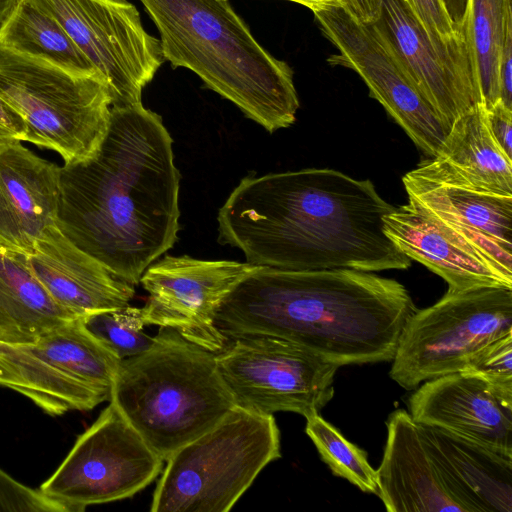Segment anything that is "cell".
Returning a JSON list of instances; mask_svg holds the SVG:
<instances>
[{
  "instance_id": "obj_25",
  "label": "cell",
  "mask_w": 512,
  "mask_h": 512,
  "mask_svg": "<svg viewBox=\"0 0 512 512\" xmlns=\"http://www.w3.org/2000/svg\"><path fill=\"white\" fill-rule=\"evenodd\" d=\"M56 369L110 397L121 359L74 318L26 345Z\"/></svg>"
},
{
  "instance_id": "obj_26",
  "label": "cell",
  "mask_w": 512,
  "mask_h": 512,
  "mask_svg": "<svg viewBox=\"0 0 512 512\" xmlns=\"http://www.w3.org/2000/svg\"><path fill=\"white\" fill-rule=\"evenodd\" d=\"M0 44L76 74L102 76L58 21L29 0H18L0 26Z\"/></svg>"
},
{
  "instance_id": "obj_31",
  "label": "cell",
  "mask_w": 512,
  "mask_h": 512,
  "mask_svg": "<svg viewBox=\"0 0 512 512\" xmlns=\"http://www.w3.org/2000/svg\"><path fill=\"white\" fill-rule=\"evenodd\" d=\"M0 511L65 512L62 506L0 468Z\"/></svg>"
},
{
  "instance_id": "obj_15",
  "label": "cell",
  "mask_w": 512,
  "mask_h": 512,
  "mask_svg": "<svg viewBox=\"0 0 512 512\" xmlns=\"http://www.w3.org/2000/svg\"><path fill=\"white\" fill-rule=\"evenodd\" d=\"M372 25L424 99L447 125L482 103L465 36H432L406 0H380Z\"/></svg>"
},
{
  "instance_id": "obj_4",
  "label": "cell",
  "mask_w": 512,
  "mask_h": 512,
  "mask_svg": "<svg viewBox=\"0 0 512 512\" xmlns=\"http://www.w3.org/2000/svg\"><path fill=\"white\" fill-rule=\"evenodd\" d=\"M156 25L163 56L184 67L273 133L299 108L293 72L254 38L228 0H140Z\"/></svg>"
},
{
  "instance_id": "obj_19",
  "label": "cell",
  "mask_w": 512,
  "mask_h": 512,
  "mask_svg": "<svg viewBox=\"0 0 512 512\" xmlns=\"http://www.w3.org/2000/svg\"><path fill=\"white\" fill-rule=\"evenodd\" d=\"M417 425L444 487L464 512L512 511V457L445 429Z\"/></svg>"
},
{
  "instance_id": "obj_2",
  "label": "cell",
  "mask_w": 512,
  "mask_h": 512,
  "mask_svg": "<svg viewBox=\"0 0 512 512\" xmlns=\"http://www.w3.org/2000/svg\"><path fill=\"white\" fill-rule=\"evenodd\" d=\"M395 208L370 180L333 169L248 176L219 209L218 242L280 270L407 269L411 259L384 232Z\"/></svg>"
},
{
  "instance_id": "obj_12",
  "label": "cell",
  "mask_w": 512,
  "mask_h": 512,
  "mask_svg": "<svg viewBox=\"0 0 512 512\" xmlns=\"http://www.w3.org/2000/svg\"><path fill=\"white\" fill-rule=\"evenodd\" d=\"M312 12L339 52L329 62L356 71L371 97L410 139L430 157L436 156L450 127L417 90L375 27L359 21L343 4L324 5Z\"/></svg>"
},
{
  "instance_id": "obj_23",
  "label": "cell",
  "mask_w": 512,
  "mask_h": 512,
  "mask_svg": "<svg viewBox=\"0 0 512 512\" xmlns=\"http://www.w3.org/2000/svg\"><path fill=\"white\" fill-rule=\"evenodd\" d=\"M0 386L30 399L45 413L91 410L108 399L68 374L51 366L27 346L0 341Z\"/></svg>"
},
{
  "instance_id": "obj_8",
  "label": "cell",
  "mask_w": 512,
  "mask_h": 512,
  "mask_svg": "<svg viewBox=\"0 0 512 512\" xmlns=\"http://www.w3.org/2000/svg\"><path fill=\"white\" fill-rule=\"evenodd\" d=\"M512 333V288L446 292L405 324L389 376L407 390L459 372L487 344Z\"/></svg>"
},
{
  "instance_id": "obj_6",
  "label": "cell",
  "mask_w": 512,
  "mask_h": 512,
  "mask_svg": "<svg viewBox=\"0 0 512 512\" xmlns=\"http://www.w3.org/2000/svg\"><path fill=\"white\" fill-rule=\"evenodd\" d=\"M280 456L273 415L235 406L166 460L150 510L227 512L262 469Z\"/></svg>"
},
{
  "instance_id": "obj_35",
  "label": "cell",
  "mask_w": 512,
  "mask_h": 512,
  "mask_svg": "<svg viewBox=\"0 0 512 512\" xmlns=\"http://www.w3.org/2000/svg\"><path fill=\"white\" fill-rule=\"evenodd\" d=\"M499 100L512 109V20L507 25L499 59Z\"/></svg>"
},
{
  "instance_id": "obj_11",
  "label": "cell",
  "mask_w": 512,
  "mask_h": 512,
  "mask_svg": "<svg viewBox=\"0 0 512 512\" xmlns=\"http://www.w3.org/2000/svg\"><path fill=\"white\" fill-rule=\"evenodd\" d=\"M62 26L106 79L112 107L141 104L144 87L163 64L160 40L127 0H29Z\"/></svg>"
},
{
  "instance_id": "obj_33",
  "label": "cell",
  "mask_w": 512,
  "mask_h": 512,
  "mask_svg": "<svg viewBox=\"0 0 512 512\" xmlns=\"http://www.w3.org/2000/svg\"><path fill=\"white\" fill-rule=\"evenodd\" d=\"M487 118L495 140L508 157L512 158V109L499 100L487 110Z\"/></svg>"
},
{
  "instance_id": "obj_10",
  "label": "cell",
  "mask_w": 512,
  "mask_h": 512,
  "mask_svg": "<svg viewBox=\"0 0 512 512\" xmlns=\"http://www.w3.org/2000/svg\"><path fill=\"white\" fill-rule=\"evenodd\" d=\"M215 358L236 405L251 411H288L306 418L334 395L339 367L280 337L241 335L229 339Z\"/></svg>"
},
{
  "instance_id": "obj_24",
  "label": "cell",
  "mask_w": 512,
  "mask_h": 512,
  "mask_svg": "<svg viewBox=\"0 0 512 512\" xmlns=\"http://www.w3.org/2000/svg\"><path fill=\"white\" fill-rule=\"evenodd\" d=\"M434 158L474 186L512 194V158L495 140L482 103L452 123Z\"/></svg>"
},
{
  "instance_id": "obj_38",
  "label": "cell",
  "mask_w": 512,
  "mask_h": 512,
  "mask_svg": "<svg viewBox=\"0 0 512 512\" xmlns=\"http://www.w3.org/2000/svg\"><path fill=\"white\" fill-rule=\"evenodd\" d=\"M288 1L302 4L311 10L321 7V6H324V5L343 4V0H288Z\"/></svg>"
},
{
  "instance_id": "obj_18",
  "label": "cell",
  "mask_w": 512,
  "mask_h": 512,
  "mask_svg": "<svg viewBox=\"0 0 512 512\" xmlns=\"http://www.w3.org/2000/svg\"><path fill=\"white\" fill-rule=\"evenodd\" d=\"M29 266L55 302L75 318L130 305L134 285L50 226L27 255Z\"/></svg>"
},
{
  "instance_id": "obj_13",
  "label": "cell",
  "mask_w": 512,
  "mask_h": 512,
  "mask_svg": "<svg viewBox=\"0 0 512 512\" xmlns=\"http://www.w3.org/2000/svg\"><path fill=\"white\" fill-rule=\"evenodd\" d=\"M402 181L412 206L512 281V194L474 186L434 157Z\"/></svg>"
},
{
  "instance_id": "obj_9",
  "label": "cell",
  "mask_w": 512,
  "mask_h": 512,
  "mask_svg": "<svg viewBox=\"0 0 512 512\" xmlns=\"http://www.w3.org/2000/svg\"><path fill=\"white\" fill-rule=\"evenodd\" d=\"M164 460L110 401L39 491L65 512L132 497L162 471Z\"/></svg>"
},
{
  "instance_id": "obj_20",
  "label": "cell",
  "mask_w": 512,
  "mask_h": 512,
  "mask_svg": "<svg viewBox=\"0 0 512 512\" xmlns=\"http://www.w3.org/2000/svg\"><path fill=\"white\" fill-rule=\"evenodd\" d=\"M377 472L378 495L389 512H464L444 487L418 431L403 409L387 421V439Z\"/></svg>"
},
{
  "instance_id": "obj_1",
  "label": "cell",
  "mask_w": 512,
  "mask_h": 512,
  "mask_svg": "<svg viewBox=\"0 0 512 512\" xmlns=\"http://www.w3.org/2000/svg\"><path fill=\"white\" fill-rule=\"evenodd\" d=\"M172 144L162 118L142 103L111 107L97 154L61 166L57 227L132 285L178 240Z\"/></svg>"
},
{
  "instance_id": "obj_16",
  "label": "cell",
  "mask_w": 512,
  "mask_h": 512,
  "mask_svg": "<svg viewBox=\"0 0 512 512\" xmlns=\"http://www.w3.org/2000/svg\"><path fill=\"white\" fill-rule=\"evenodd\" d=\"M411 418L512 457V398L455 372L425 381L408 399Z\"/></svg>"
},
{
  "instance_id": "obj_5",
  "label": "cell",
  "mask_w": 512,
  "mask_h": 512,
  "mask_svg": "<svg viewBox=\"0 0 512 512\" xmlns=\"http://www.w3.org/2000/svg\"><path fill=\"white\" fill-rule=\"evenodd\" d=\"M109 400L164 461L237 406L215 353L169 327L148 349L121 360Z\"/></svg>"
},
{
  "instance_id": "obj_34",
  "label": "cell",
  "mask_w": 512,
  "mask_h": 512,
  "mask_svg": "<svg viewBox=\"0 0 512 512\" xmlns=\"http://www.w3.org/2000/svg\"><path fill=\"white\" fill-rule=\"evenodd\" d=\"M28 127L22 116L0 96V144L27 142Z\"/></svg>"
},
{
  "instance_id": "obj_17",
  "label": "cell",
  "mask_w": 512,
  "mask_h": 512,
  "mask_svg": "<svg viewBox=\"0 0 512 512\" xmlns=\"http://www.w3.org/2000/svg\"><path fill=\"white\" fill-rule=\"evenodd\" d=\"M61 166L21 142L0 144V246L29 255L56 224Z\"/></svg>"
},
{
  "instance_id": "obj_22",
  "label": "cell",
  "mask_w": 512,
  "mask_h": 512,
  "mask_svg": "<svg viewBox=\"0 0 512 512\" xmlns=\"http://www.w3.org/2000/svg\"><path fill=\"white\" fill-rule=\"evenodd\" d=\"M74 318L33 274L27 255L0 246V341L30 345Z\"/></svg>"
},
{
  "instance_id": "obj_39",
  "label": "cell",
  "mask_w": 512,
  "mask_h": 512,
  "mask_svg": "<svg viewBox=\"0 0 512 512\" xmlns=\"http://www.w3.org/2000/svg\"><path fill=\"white\" fill-rule=\"evenodd\" d=\"M18 0H0V26L12 11Z\"/></svg>"
},
{
  "instance_id": "obj_21",
  "label": "cell",
  "mask_w": 512,
  "mask_h": 512,
  "mask_svg": "<svg viewBox=\"0 0 512 512\" xmlns=\"http://www.w3.org/2000/svg\"><path fill=\"white\" fill-rule=\"evenodd\" d=\"M384 232L410 259L426 266L448 284L447 292L504 286L509 281L474 251L439 229L410 203L384 215Z\"/></svg>"
},
{
  "instance_id": "obj_3",
  "label": "cell",
  "mask_w": 512,
  "mask_h": 512,
  "mask_svg": "<svg viewBox=\"0 0 512 512\" xmlns=\"http://www.w3.org/2000/svg\"><path fill=\"white\" fill-rule=\"evenodd\" d=\"M417 310L405 286L371 272L258 266L224 299L214 323L228 339L272 335L340 367L392 361Z\"/></svg>"
},
{
  "instance_id": "obj_36",
  "label": "cell",
  "mask_w": 512,
  "mask_h": 512,
  "mask_svg": "<svg viewBox=\"0 0 512 512\" xmlns=\"http://www.w3.org/2000/svg\"><path fill=\"white\" fill-rule=\"evenodd\" d=\"M343 5L361 22L372 24L380 16V0H343Z\"/></svg>"
},
{
  "instance_id": "obj_37",
  "label": "cell",
  "mask_w": 512,
  "mask_h": 512,
  "mask_svg": "<svg viewBox=\"0 0 512 512\" xmlns=\"http://www.w3.org/2000/svg\"><path fill=\"white\" fill-rule=\"evenodd\" d=\"M453 24L458 29H463V23L468 0H442Z\"/></svg>"
},
{
  "instance_id": "obj_27",
  "label": "cell",
  "mask_w": 512,
  "mask_h": 512,
  "mask_svg": "<svg viewBox=\"0 0 512 512\" xmlns=\"http://www.w3.org/2000/svg\"><path fill=\"white\" fill-rule=\"evenodd\" d=\"M511 20V0L467 2L463 30L486 110L499 101V59Z\"/></svg>"
},
{
  "instance_id": "obj_28",
  "label": "cell",
  "mask_w": 512,
  "mask_h": 512,
  "mask_svg": "<svg viewBox=\"0 0 512 512\" xmlns=\"http://www.w3.org/2000/svg\"><path fill=\"white\" fill-rule=\"evenodd\" d=\"M305 431L333 475L344 478L363 492L378 495L377 472L364 450L348 441L319 412L306 417Z\"/></svg>"
},
{
  "instance_id": "obj_30",
  "label": "cell",
  "mask_w": 512,
  "mask_h": 512,
  "mask_svg": "<svg viewBox=\"0 0 512 512\" xmlns=\"http://www.w3.org/2000/svg\"><path fill=\"white\" fill-rule=\"evenodd\" d=\"M512 398V333L484 346L459 371Z\"/></svg>"
},
{
  "instance_id": "obj_32",
  "label": "cell",
  "mask_w": 512,
  "mask_h": 512,
  "mask_svg": "<svg viewBox=\"0 0 512 512\" xmlns=\"http://www.w3.org/2000/svg\"><path fill=\"white\" fill-rule=\"evenodd\" d=\"M425 29L443 41L457 40L465 36L452 22L442 0H406Z\"/></svg>"
},
{
  "instance_id": "obj_29",
  "label": "cell",
  "mask_w": 512,
  "mask_h": 512,
  "mask_svg": "<svg viewBox=\"0 0 512 512\" xmlns=\"http://www.w3.org/2000/svg\"><path fill=\"white\" fill-rule=\"evenodd\" d=\"M85 327L121 360L148 349L154 337L143 331L142 308L126 306L82 318Z\"/></svg>"
},
{
  "instance_id": "obj_14",
  "label": "cell",
  "mask_w": 512,
  "mask_h": 512,
  "mask_svg": "<svg viewBox=\"0 0 512 512\" xmlns=\"http://www.w3.org/2000/svg\"><path fill=\"white\" fill-rule=\"evenodd\" d=\"M258 266L230 260L165 255L140 282L149 298L142 307L146 325L176 330L186 340L219 353L229 339L215 326V314L229 293Z\"/></svg>"
},
{
  "instance_id": "obj_7",
  "label": "cell",
  "mask_w": 512,
  "mask_h": 512,
  "mask_svg": "<svg viewBox=\"0 0 512 512\" xmlns=\"http://www.w3.org/2000/svg\"><path fill=\"white\" fill-rule=\"evenodd\" d=\"M0 96L25 120L27 142L64 164L94 157L107 133L112 98L106 79L65 70L0 44Z\"/></svg>"
}]
</instances>
